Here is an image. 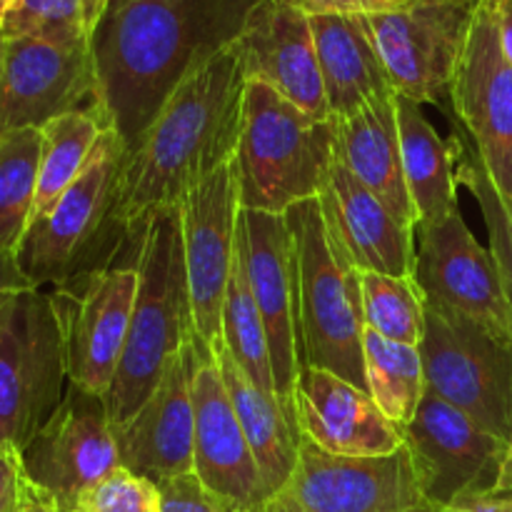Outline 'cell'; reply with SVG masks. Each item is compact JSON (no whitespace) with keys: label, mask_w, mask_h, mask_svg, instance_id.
Here are the masks:
<instances>
[{"label":"cell","mask_w":512,"mask_h":512,"mask_svg":"<svg viewBox=\"0 0 512 512\" xmlns=\"http://www.w3.org/2000/svg\"><path fill=\"white\" fill-rule=\"evenodd\" d=\"M258 0H108L93 33L98 100L128 150L195 68L230 48Z\"/></svg>","instance_id":"1"},{"label":"cell","mask_w":512,"mask_h":512,"mask_svg":"<svg viewBox=\"0 0 512 512\" xmlns=\"http://www.w3.org/2000/svg\"><path fill=\"white\" fill-rule=\"evenodd\" d=\"M245 75L235 48L220 50L173 90L128 150L115 225L133 235L150 213L178 205L195 183L235 160Z\"/></svg>","instance_id":"2"},{"label":"cell","mask_w":512,"mask_h":512,"mask_svg":"<svg viewBox=\"0 0 512 512\" xmlns=\"http://www.w3.org/2000/svg\"><path fill=\"white\" fill-rule=\"evenodd\" d=\"M130 240H135L138 295L123 358L105 395L113 428L138 413L170 360L195 335L178 205L150 213Z\"/></svg>","instance_id":"3"},{"label":"cell","mask_w":512,"mask_h":512,"mask_svg":"<svg viewBox=\"0 0 512 512\" xmlns=\"http://www.w3.org/2000/svg\"><path fill=\"white\" fill-rule=\"evenodd\" d=\"M335 160L333 120H315L278 90L245 80L235 168L240 208L285 215L320 198Z\"/></svg>","instance_id":"4"},{"label":"cell","mask_w":512,"mask_h":512,"mask_svg":"<svg viewBox=\"0 0 512 512\" xmlns=\"http://www.w3.org/2000/svg\"><path fill=\"white\" fill-rule=\"evenodd\" d=\"M298 270L300 358L368 390L363 360V293L360 270L328 228L320 200L285 213Z\"/></svg>","instance_id":"5"},{"label":"cell","mask_w":512,"mask_h":512,"mask_svg":"<svg viewBox=\"0 0 512 512\" xmlns=\"http://www.w3.org/2000/svg\"><path fill=\"white\" fill-rule=\"evenodd\" d=\"M128 145L118 130L100 135L83 173L58 203L30 223L20 243V268L35 288H53L108 265L128 235L115 225Z\"/></svg>","instance_id":"6"},{"label":"cell","mask_w":512,"mask_h":512,"mask_svg":"<svg viewBox=\"0 0 512 512\" xmlns=\"http://www.w3.org/2000/svg\"><path fill=\"white\" fill-rule=\"evenodd\" d=\"M58 310L48 288L13 295L0 308V445L23 453L68 388Z\"/></svg>","instance_id":"7"},{"label":"cell","mask_w":512,"mask_h":512,"mask_svg":"<svg viewBox=\"0 0 512 512\" xmlns=\"http://www.w3.org/2000/svg\"><path fill=\"white\" fill-rule=\"evenodd\" d=\"M420 355L430 393L508 443L512 433V345L468 315L428 300Z\"/></svg>","instance_id":"8"},{"label":"cell","mask_w":512,"mask_h":512,"mask_svg":"<svg viewBox=\"0 0 512 512\" xmlns=\"http://www.w3.org/2000/svg\"><path fill=\"white\" fill-rule=\"evenodd\" d=\"M425 505L408 448L383 458H340L300 438L288 483L255 512H408Z\"/></svg>","instance_id":"9"},{"label":"cell","mask_w":512,"mask_h":512,"mask_svg":"<svg viewBox=\"0 0 512 512\" xmlns=\"http://www.w3.org/2000/svg\"><path fill=\"white\" fill-rule=\"evenodd\" d=\"M20 460L40 495L73 512L88 490L123 468L103 395L68 383L58 410L25 445Z\"/></svg>","instance_id":"10"},{"label":"cell","mask_w":512,"mask_h":512,"mask_svg":"<svg viewBox=\"0 0 512 512\" xmlns=\"http://www.w3.org/2000/svg\"><path fill=\"white\" fill-rule=\"evenodd\" d=\"M475 8L410 3L393 13L360 18L395 93L420 105L448 103Z\"/></svg>","instance_id":"11"},{"label":"cell","mask_w":512,"mask_h":512,"mask_svg":"<svg viewBox=\"0 0 512 512\" xmlns=\"http://www.w3.org/2000/svg\"><path fill=\"white\" fill-rule=\"evenodd\" d=\"M48 290L63 328L68 380L105 398L128 340L138 265H105Z\"/></svg>","instance_id":"12"},{"label":"cell","mask_w":512,"mask_h":512,"mask_svg":"<svg viewBox=\"0 0 512 512\" xmlns=\"http://www.w3.org/2000/svg\"><path fill=\"white\" fill-rule=\"evenodd\" d=\"M403 445L423 500L435 510L490 493L505 455V440L430 390H425L413 420L403 428Z\"/></svg>","instance_id":"13"},{"label":"cell","mask_w":512,"mask_h":512,"mask_svg":"<svg viewBox=\"0 0 512 512\" xmlns=\"http://www.w3.org/2000/svg\"><path fill=\"white\" fill-rule=\"evenodd\" d=\"M450 103L512 220V63L490 0L473 13Z\"/></svg>","instance_id":"14"},{"label":"cell","mask_w":512,"mask_h":512,"mask_svg":"<svg viewBox=\"0 0 512 512\" xmlns=\"http://www.w3.org/2000/svg\"><path fill=\"white\" fill-rule=\"evenodd\" d=\"M100 105L93 45L5 38L0 63V140Z\"/></svg>","instance_id":"15"},{"label":"cell","mask_w":512,"mask_h":512,"mask_svg":"<svg viewBox=\"0 0 512 512\" xmlns=\"http://www.w3.org/2000/svg\"><path fill=\"white\" fill-rule=\"evenodd\" d=\"M238 248L268 333L275 395L293 418V395L303 358L298 330V270L288 218L240 208Z\"/></svg>","instance_id":"16"},{"label":"cell","mask_w":512,"mask_h":512,"mask_svg":"<svg viewBox=\"0 0 512 512\" xmlns=\"http://www.w3.org/2000/svg\"><path fill=\"white\" fill-rule=\"evenodd\" d=\"M178 210L195 333L210 348L220 338L225 290L238 248L240 185L235 160L195 183Z\"/></svg>","instance_id":"17"},{"label":"cell","mask_w":512,"mask_h":512,"mask_svg":"<svg viewBox=\"0 0 512 512\" xmlns=\"http://www.w3.org/2000/svg\"><path fill=\"white\" fill-rule=\"evenodd\" d=\"M415 283L433 303L468 315L512 345V303L493 253L475 240L460 210L415 230Z\"/></svg>","instance_id":"18"},{"label":"cell","mask_w":512,"mask_h":512,"mask_svg":"<svg viewBox=\"0 0 512 512\" xmlns=\"http://www.w3.org/2000/svg\"><path fill=\"white\" fill-rule=\"evenodd\" d=\"M200 360V335L165 368L150 398L123 425H115L120 465L138 478L160 483L193 473L195 405L193 380Z\"/></svg>","instance_id":"19"},{"label":"cell","mask_w":512,"mask_h":512,"mask_svg":"<svg viewBox=\"0 0 512 512\" xmlns=\"http://www.w3.org/2000/svg\"><path fill=\"white\" fill-rule=\"evenodd\" d=\"M245 80L278 90L315 120H330L310 18L283 0H258L233 43Z\"/></svg>","instance_id":"20"},{"label":"cell","mask_w":512,"mask_h":512,"mask_svg":"<svg viewBox=\"0 0 512 512\" xmlns=\"http://www.w3.org/2000/svg\"><path fill=\"white\" fill-rule=\"evenodd\" d=\"M195 450L193 473L233 512H255L265 503L263 478L238 423L228 388L208 345L200 340L193 380Z\"/></svg>","instance_id":"21"},{"label":"cell","mask_w":512,"mask_h":512,"mask_svg":"<svg viewBox=\"0 0 512 512\" xmlns=\"http://www.w3.org/2000/svg\"><path fill=\"white\" fill-rule=\"evenodd\" d=\"M293 418L300 438L340 458H383L403 448V430L385 418L368 390L330 370L300 368Z\"/></svg>","instance_id":"22"},{"label":"cell","mask_w":512,"mask_h":512,"mask_svg":"<svg viewBox=\"0 0 512 512\" xmlns=\"http://www.w3.org/2000/svg\"><path fill=\"white\" fill-rule=\"evenodd\" d=\"M325 220L350 263L365 273L413 278L415 230L400 223L338 158L320 193Z\"/></svg>","instance_id":"23"},{"label":"cell","mask_w":512,"mask_h":512,"mask_svg":"<svg viewBox=\"0 0 512 512\" xmlns=\"http://www.w3.org/2000/svg\"><path fill=\"white\" fill-rule=\"evenodd\" d=\"M393 93L378 95L345 118H330L335 128V158L390 208V213L415 230L413 200L400 155L398 110Z\"/></svg>","instance_id":"24"},{"label":"cell","mask_w":512,"mask_h":512,"mask_svg":"<svg viewBox=\"0 0 512 512\" xmlns=\"http://www.w3.org/2000/svg\"><path fill=\"white\" fill-rule=\"evenodd\" d=\"M215 365H218L223 383L228 388L230 403H233L238 423L248 438L250 450L258 463L260 478H263L268 498L278 493L288 478L293 475L295 463H298L300 433L295 428L293 418L283 408L275 395L260 390L248 375L243 373L230 350L225 348L223 338L210 345ZM265 498V500H268Z\"/></svg>","instance_id":"25"},{"label":"cell","mask_w":512,"mask_h":512,"mask_svg":"<svg viewBox=\"0 0 512 512\" xmlns=\"http://www.w3.org/2000/svg\"><path fill=\"white\" fill-rule=\"evenodd\" d=\"M330 118H345L378 95L393 93L385 65L360 18H310Z\"/></svg>","instance_id":"26"},{"label":"cell","mask_w":512,"mask_h":512,"mask_svg":"<svg viewBox=\"0 0 512 512\" xmlns=\"http://www.w3.org/2000/svg\"><path fill=\"white\" fill-rule=\"evenodd\" d=\"M395 110H398L405 185L418 218L415 230L430 228L460 210L453 143L440 138L438 130L423 115V105L415 100L398 93Z\"/></svg>","instance_id":"27"},{"label":"cell","mask_w":512,"mask_h":512,"mask_svg":"<svg viewBox=\"0 0 512 512\" xmlns=\"http://www.w3.org/2000/svg\"><path fill=\"white\" fill-rule=\"evenodd\" d=\"M108 128H113V125L105 118L100 105L65 113L40 128L43 143H40L38 190H35L30 223L43 218L58 203L60 195L78 180V175L83 173L90 155H93L95 145H98L100 135Z\"/></svg>","instance_id":"28"},{"label":"cell","mask_w":512,"mask_h":512,"mask_svg":"<svg viewBox=\"0 0 512 512\" xmlns=\"http://www.w3.org/2000/svg\"><path fill=\"white\" fill-rule=\"evenodd\" d=\"M365 383L385 418L400 430L413 420L425 390V368L420 348L400 345L383 338L375 330H363Z\"/></svg>","instance_id":"29"},{"label":"cell","mask_w":512,"mask_h":512,"mask_svg":"<svg viewBox=\"0 0 512 512\" xmlns=\"http://www.w3.org/2000/svg\"><path fill=\"white\" fill-rule=\"evenodd\" d=\"M220 338H223L225 348L230 350L235 363L243 368V373L248 375L260 390L275 395L268 333H265L263 318H260L253 290H250L240 248H235V263L233 270H230L228 290H225ZM275 398H278V395H275Z\"/></svg>","instance_id":"30"},{"label":"cell","mask_w":512,"mask_h":512,"mask_svg":"<svg viewBox=\"0 0 512 512\" xmlns=\"http://www.w3.org/2000/svg\"><path fill=\"white\" fill-rule=\"evenodd\" d=\"M43 135L25 128L0 140V250L18 253L33 218Z\"/></svg>","instance_id":"31"},{"label":"cell","mask_w":512,"mask_h":512,"mask_svg":"<svg viewBox=\"0 0 512 512\" xmlns=\"http://www.w3.org/2000/svg\"><path fill=\"white\" fill-rule=\"evenodd\" d=\"M363 293V323L383 338L420 348L425 335V305L428 298L415 278L365 273L360 270Z\"/></svg>","instance_id":"32"},{"label":"cell","mask_w":512,"mask_h":512,"mask_svg":"<svg viewBox=\"0 0 512 512\" xmlns=\"http://www.w3.org/2000/svg\"><path fill=\"white\" fill-rule=\"evenodd\" d=\"M100 13L93 0H15L3 38H40L65 45L93 43Z\"/></svg>","instance_id":"33"},{"label":"cell","mask_w":512,"mask_h":512,"mask_svg":"<svg viewBox=\"0 0 512 512\" xmlns=\"http://www.w3.org/2000/svg\"><path fill=\"white\" fill-rule=\"evenodd\" d=\"M450 143H453L455 150V173H458V183H463L465 188L473 193V198L478 200L485 228H488L490 253H493L495 265H498L500 278H503L505 290H508V298L512 303V220L508 210H505L503 200H500L498 190L490 183L488 173H485L473 143H465L463 133H455Z\"/></svg>","instance_id":"34"},{"label":"cell","mask_w":512,"mask_h":512,"mask_svg":"<svg viewBox=\"0 0 512 512\" xmlns=\"http://www.w3.org/2000/svg\"><path fill=\"white\" fill-rule=\"evenodd\" d=\"M73 512H158V485L118 468L88 490Z\"/></svg>","instance_id":"35"},{"label":"cell","mask_w":512,"mask_h":512,"mask_svg":"<svg viewBox=\"0 0 512 512\" xmlns=\"http://www.w3.org/2000/svg\"><path fill=\"white\" fill-rule=\"evenodd\" d=\"M158 512H233L220 498H215L195 473L160 480Z\"/></svg>","instance_id":"36"},{"label":"cell","mask_w":512,"mask_h":512,"mask_svg":"<svg viewBox=\"0 0 512 512\" xmlns=\"http://www.w3.org/2000/svg\"><path fill=\"white\" fill-rule=\"evenodd\" d=\"M293 8L303 10L308 18L338 15V18H368V15L393 13L408 8L413 0H283Z\"/></svg>","instance_id":"37"},{"label":"cell","mask_w":512,"mask_h":512,"mask_svg":"<svg viewBox=\"0 0 512 512\" xmlns=\"http://www.w3.org/2000/svg\"><path fill=\"white\" fill-rule=\"evenodd\" d=\"M23 460L15 448L0 445V512H15L28 495Z\"/></svg>","instance_id":"38"},{"label":"cell","mask_w":512,"mask_h":512,"mask_svg":"<svg viewBox=\"0 0 512 512\" xmlns=\"http://www.w3.org/2000/svg\"><path fill=\"white\" fill-rule=\"evenodd\" d=\"M33 288L35 285L30 283L28 275L23 273L15 253H5V250H0V308H3V303H8L13 295L25 293V290H33Z\"/></svg>","instance_id":"39"},{"label":"cell","mask_w":512,"mask_h":512,"mask_svg":"<svg viewBox=\"0 0 512 512\" xmlns=\"http://www.w3.org/2000/svg\"><path fill=\"white\" fill-rule=\"evenodd\" d=\"M435 512H512V495H498V493H480L473 498H463L458 503L440 508Z\"/></svg>","instance_id":"40"},{"label":"cell","mask_w":512,"mask_h":512,"mask_svg":"<svg viewBox=\"0 0 512 512\" xmlns=\"http://www.w3.org/2000/svg\"><path fill=\"white\" fill-rule=\"evenodd\" d=\"M490 8H493L495 23H498L500 43L512 63V0H490Z\"/></svg>","instance_id":"41"},{"label":"cell","mask_w":512,"mask_h":512,"mask_svg":"<svg viewBox=\"0 0 512 512\" xmlns=\"http://www.w3.org/2000/svg\"><path fill=\"white\" fill-rule=\"evenodd\" d=\"M493 493L498 495H512V433L505 443V455H503V465H500L498 480H495Z\"/></svg>","instance_id":"42"},{"label":"cell","mask_w":512,"mask_h":512,"mask_svg":"<svg viewBox=\"0 0 512 512\" xmlns=\"http://www.w3.org/2000/svg\"><path fill=\"white\" fill-rule=\"evenodd\" d=\"M30 493H33V512H70L60 508V505L53 503L50 498H45V495H40L33 485H30Z\"/></svg>","instance_id":"43"},{"label":"cell","mask_w":512,"mask_h":512,"mask_svg":"<svg viewBox=\"0 0 512 512\" xmlns=\"http://www.w3.org/2000/svg\"><path fill=\"white\" fill-rule=\"evenodd\" d=\"M413 3H448V5H480L483 0H413Z\"/></svg>","instance_id":"44"},{"label":"cell","mask_w":512,"mask_h":512,"mask_svg":"<svg viewBox=\"0 0 512 512\" xmlns=\"http://www.w3.org/2000/svg\"><path fill=\"white\" fill-rule=\"evenodd\" d=\"M13 3H15V0H0V30H3V23H5V18H8Z\"/></svg>","instance_id":"45"},{"label":"cell","mask_w":512,"mask_h":512,"mask_svg":"<svg viewBox=\"0 0 512 512\" xmlns=\"http://www.w3.org/2000/svg\"><path fill=\"white\" fill-rule=\"evenodd\" d=\"M15 512H33V493H30V485H28V495H25V503Z\"/></svg>","instance_id":"46"},{"label":"cell","mask_w":512,"mask_h":512,"mask_svg":"<svg viewBox=\"0 0 512 512\" xmlns=\"http://www.w3.org/2000/svg\"><path fill=\"white\" fill-rule=\"evenodd\" d=\"M408 512H435V508H430V505L425 503V505H418V508H413V510H408Z\"/></svg>","instance_id":"47"},{"label":"cell","mask_w":512,"mask_h":512,"mask_svg":"<svg viewBox=\"0 0 512 512\" xmlns=\"http://www.w3.org/2000/svg\"><path fill=\"white\" fill-rule=\"evenodd\" d=\"M95 8L100 10V13H105V8H108V0H93Z\"/></svg>","instance_id":"48"},{"label":"cell","mask_w":512,"mask_h":512,"mask_svg":"<svg viewBox=\"0 0 512 512\" xmlns=\"http://www.w3.org/2000/svg\"><path fill=\"white\" fill-rule=\"evenodd\" d=\"M3 50H5V38L3 33H0V63H3Z\"/></svg>","instance_id":"49"}]
</instances>
